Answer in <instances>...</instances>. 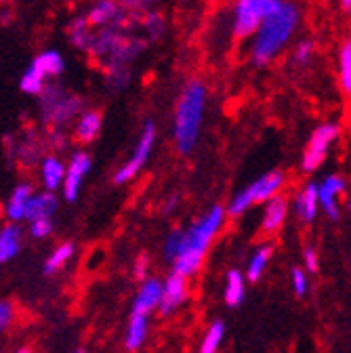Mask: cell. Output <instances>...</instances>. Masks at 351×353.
<instances>
[{
  "label": "cell",
  "instance_id": "1",
  "mask_svg": "<svg viewBox=\"0 0 351 353\" xmlns=\"http://www.w3.org/2000/svg\"><path fill=\"white\" fill-rule=\"evenodd\" d=\"M303 21V11L294 0H280V5L261 23L254 36L248 40V57L257 68L272 65L294 38Z\"/></svg>",
  "mask_w": 351,
  "mask_h": 353
},
{
  "label": "cell",
  "instance_id": "2",
  "mask_svg": "<svg viewBox=\"0 0 351 353\" xmlns=\"http://www.w3.org/2000/svg\"><path fill=\"white\" fill-rule=\"evenodd\" d=\"M208 105V88L200 78L183 84L172 114V141L179 154L188 156L200 141V132Z\"/></svg>",
  "mask_w": 351,
  "mask_h": 353
},
{
  "label": "cell",
  "instance_id": "3",
  "mask_svg": "<svg viewBox=\"0 0 351 353\" xmlns=\"http://www.w3.org/2000/svg\"><path fill=\"white\" fill-rule=\"evenodd\" d=\"M225 216H228V208L221 204H214L194 225H190L188 230H181V248H179L177 259L172 261L174 274L192 278L200 270L210 242L223 228Z\"/></svg>",
  "mask_w": 351,
  "mask_h": 353
},
{
  "label": "cell",
  "instance_id": "4",
  "mask_svg": "<svg viewBox=\"0 0 351 353\" xmlns=\"http://www.w3.org/2000/svg\"><path fill=\"white\" fill-rule=\"evenodd\" d=\"M160 299H162V282L156 278L143 280V284L139 286L133 299V309H130V318L126 326L124 345L128 351H137L143 347L146 336H148L150 316L154 309L160 307Z\"/></svg>",
  "mask_w": 351,
  "mask_h": 353
},
{
  "label": "cell",
  "instance_id": "5",
  "mask_svg": "<svg viewBox=\"0 0 351 353\" xmlns=\"http://www.w3.org/2000/svg\"><path fill=\"white\" fill-rule=\"evenodd\" d=\"M40 116L49 126L61 130L72 120H78L82 110V99L70 93L59 82H49L45 91L40 93Z\"/></svg>",
  "mask_w": 351,
  "mask_h": 353
},
{
  "label": "cell",
  "instance_id": "6",
  "mask_svg": "<svg viewBox=\"0 0 351 353\" xmlns=\"http://www.w3.org/2000/svg\"><path fill=\"white\" fill-rule=\"evenodd\" d=\"M278 5L280 0H234L230 15V34L234 40H250Z\"/></svg>",
  "mask_w": 351,
  "mask_h": 353
},
{
  "label": "cell",
  "instance_id": "7",
  "mask_svg": "<svg viewBox=\"0 0 351 353\" xmlns=\"http://www.w3.org/2000/svg\"><path fill=\"white\" fill-rule=\"evenodd\" d=\"M286 183V176L280 170H270L265 174H261L259 179H254L250 185L240 190L228 204V214L230 216H240L244 214L252 204L270 202L272 198L280 196V190Z\"/></svg>",
  "mask_w": 351,
  "mask_h": 353
},
{
  "label": "cell",
  "instance_id": "8",
  "mask_svg": "<svg viewBox=\"0 0 351 353\" xmlns=\"http://www.w3.org/2000/svg\"><path fill=\"white\" fill-rule=\"evenodd\" d=\"M156 139H158V130H156V124L152 120H148L143 124V130L137 139V145L133 150V154L128 156V160L116 170L114 174V183L116 185H124L128 181H133L135 176L143 170V166L148 164L154 148H156Z\"/></svg>",
  "mask_w": 351,
  "mask_h": 353
},
{
  "label": "cell",
  "instance_id": "9",
  "mask_svg": "<svg viewBox=\"0 0 351 353\" xmlns=\"http://www.w3.org/2000/svg\"><path fill=\"white\" fill-rule=\"evenodd\" d=\"M339 135H341V126L337 122H324V124L316 126L310 141L305 145L303 156H301V168L305 172H316L324 164V160H326L332 143L339 139Z\"/></svg>",
  "mask_w": 351,
  "mask_h": 353
},
{
  "label": "cell",
  "instance_id": "10",
  "mask_svg": "<svg viewBox=\"0 0 351 353\" xmlns=\"http://www.w3.org/2000/svg\"><path fill=\"white\" fill-rule=\"evenodd\" d=\"M93 168V160L86 152H74L68 160V170H66V181L61 188V194L66 198V202H76L82 190L84 179L89 176Z\"/></svg>",
  "mask_w": 351,
  "mask_h": 353
},
{
  "label": "cell",
  "instance_id": "11",
  "mask_svg": "<svg viewBox=\"0 0 351 353\" xmlns=\"http://www.w3.org/2000/svg\"><path fill=\"white\" fill-rule=\"evenodd\" d=\"M130 13L120 5V0H95V3L86 11L93 30L114 28V26H128Z\"/></svg>",
  "mask_w": 351,
  "mask_h": 353
},
{
  "label": "cell",
  "instance_id": "12",
  "mask_svg": "<svg viewBox=\"0 0 351 353\" xmlns=\"http://www.w3.org/2000/svg\"><path fill=\"white\" fill-rule=\"evenodd\" d=\"M185 299H188V278L172 272L162 282V299H160L158 314L160 316H172L185 303Z\"/></svg>",
  "mask_w": 351,
  "mask_h": 353
},
{
  "label": "cell",
  "instance_id": "13",
  "mask_svg": "<svg viewBox=\"0 0 351 353\" xmlns=\"http://www.w3.org/2000/svg\"><path fill=\"white\" fill-rule=\"evenodd\" d=\"M347 190V181L341 174H326L318 181V198H320V210L332 221L339 219V198Z\"/></svg>",
  "mask_w": 351,
  "mask_h": 353
},
{
  "label": "cell",
  "instance_id": "14",
  "mask_svg": "<svg viewBox=\"0 0 351 353\" xmlns=\"http://www.w3.org/2000/svg\"><path fill=\"white\" fill-rule=\"evenodd\" d=\"M66 170H68V164H63L61 158L49 154L40 160V179H42V185H45L47 192H57L63 188V181H66Z\"/></svg>",
  "mask_w": 351,
  "mask_h": 353
},
{
  "label": "cell",
  "instance_id": "15",
  "mask_svg": "<svg viewBox=\"0 0 351 353\" xmlns=\"http://www.w3.org/2000/svg\"><path fill=\"white\" fill-rule=\"evenodd\" d=\"M101 126H103L101 112H97V110H84L78 116L76 124H74V137L80 143H93L99 137Z\"/></svg>",
  "mask_w": 351,
  "mask_h": 353
},
{
  "label": "cell",
  "instance_id": "16",
  "mask_svg": "<svg viewBox=\"0 0 351 353\" xmlns=\"http://www.w3.org/2000/svg\"><path fill=\"white\" fill-rule=\"evenodd\" d=\"M288 214V200L284 196H276L268 202L265 210H263V221H261V232L263 234H276L286 221Z\"/></svg>",
  "mask_w": 351,
  "mask_h": 353
},
{
  "label": "cell",
  "instance_id": "17",
  "mask_svg": "<svg viewBox=\"0 0 351 353\" xmlns=\"http://www.w3.org/2000/svg\"><path fill=\"white\" fill-rule=\"evenodd\" d=\"M34 198V190L30 183H19L13 194L9 196L7 200V206H5V212H7V219L11 223H19V221H26V214H28V206Z\"/></svg>",
  "mask_w": 351,
  "mask_h": 353
},
{
  "label": "cell",
  "instance_id": "18",
  "mask_svg": "<svg viewBox=\"0 0 351 353\" xmlns=\"http://www.w3.org/2000/svg\"><path fill=\"white\" fill-rule=\"evenodd\" d=\"M294 210L299 214V219H303L305 223H312L316 219L318 210H320V198H318V183H307L297 200H294Z\"/></svg>",
  "mask_w": 351,
  "mask_h": 353
},
{
  "label": "cell",
  "instance_id": "19",
  "mask_svg": "<svg viewBox=\"0 0 351 353\" xmlns=\"http://www.w3.org/2000/svg\"><path fill=\"white\" fill-rule=\"evenodd\" d=\"M57 196L53 192H40V194H34L30 206H28V214H26V221L32 223L36 219H53L55 212H57Z\"/></svg>",
  "mask_w": 351,
  "mask_h": 353
},
{
  "label": "cell",
  "instance_id": "20",
  "mask_svg": "<svg viewBox=\"0 0 351 353\" xmlns=\"http://www.w3.org/2000/svg\"><path fill=\"white\" fill-rule=\"evenodd\" d=\"M32 65H34L42 76H45L49 82H51L53 78H59V76L66 72V59H63L61 53L55 51V49H49V51H45V53L36 55V57L32 59Z\"/></svg>",
  "mask_w": 351,
  "mask_h": 353
},
{
  "label": "cell",
  "instance_id": "21",
  "mask_svg": "<svg viewBox=\"0 0 351 353\" xmlns=\"http://www.w3.org/2000/svg\"><path fill=\"white\" fill-rule=\"evenodd\" d=\"M68 38H70V44L76 47L78 51H89V44H91V38H93V28L86 19V15H80V17H74L68 26Z\"/></svg>",
  "mask_w": 351,
  "mask_h": 353
},
{
  "label": "cell",
  "instance_id": "22",
  "mask_svg": "<svg viewBox=\"0 0 351 353\" xmlns=\"http://www.w3.org/2000/svg\"><path fill=\"white\" fill-rule=\"evenodd\" d=\"M21 250V230L11 223L0 230V265L15 259Z\"/></svg>",
  "mask_w": 351,
  "mask_h": 353
},
{
  "label": "cell",
  "instance_id": "23",
  "mask_svg": "<svg viewBox=\"0 0 351 353\" xmlns=\"http://www.w3.org/2000/svg\"><path fill=\"white\" fill-rule=\"evenodd\" d=\"M141 30H143V36L148 42H158L166 36L168 23H166L164 15L154 9V11H148L141 15Z\"/></svg>",
  "mask_w": 351,
  "mask_h": 353
},
{
  "label": "cell",
  "instance_id": "24",
  "mask_svg": "<svg viewBox=\"0 0 351 353\" xmlns=\"http://www.w3.org/2000/svg\"><path fill=\"white\" fill-rule=\"evenodd\" d=\"M246 296V276H242L238 270H230L225 278V303L228 307H240Z\"/></svg>",
  "mask_w": 351,
  "mask_h": 353
},
{
  "label": "cell",
  "instance_id": "25",
  "mask_svg": "<svg viewBox=\"0 0 351 353\" xmlns=\"http://www.w3.org/2000/svg\"><path fill=\"white\" fill-rule=\"evenodd\" d=\"M272 252H274L272 246H261V248L254 250V254L248 259V265H246V280L248 282H259L261 280L263 272L268 270Z\"/></svg>",
  "mask_w": 351,
  "mask_h": 353
},
{
  "label": "cell",
  "instance_id": "26",
  "mask_svg": "<svg viewBox=\"0 0 351 353\" xmlns=\"http://www.w3.org/2000/svg\"><path fill=\"white\" fill-rule=\"evenodd\" d=\"M49 84V80L42 76L32 63H30V68L21 74V78H19V88H21V93H26V95H34V97H40V93L45 91V86Z\"/></svg>",
  "mask_w": 351,
  "mask_h": 353
},
{
  "label": "cell",
  "instance_id": "27",
  "mask_svg": "<svg viewBox=\"0 0 351 353\" xmlns=\"http://www.w3.org/2000/svg\"><path fill=\"white\" fill-rule=\"evenodd\" d=\"M339 84L343 93L351 95V38H347L339 49Z\"/></svg>",
  "mask_w": 351,
  "mask_h": 353
},
{
  "label": "cell",
  "instance_id": "28",
  "mask_svg": "<svg viewBox=\"0 0 351 353\" xmlns=\"http://www.w3.org/2000/svg\"><path fill=\"white\" fill-rule=\"evenodd\" d=\"M74 252H76V246L72 242H61L59 246H55L49 259L45 261V274H55L61 268H66V263L74 256Z\"/></svg>",
  "mask_w": 351,
  "mask_h": 353
},
{
  "label": "cell",
  "instance_id": "29",
  "mask_svg": "<svg viewBox=\"0 0 351 353\" xmlns=\"http://www.w3.org/2000/svg\"><path fill=\"white\" fill-rule=\"evenodd\" d=\"M133 82V70L130 65H112L106 68V84L110 86V91H124V88Z\"/></svg>",
  "mask_w": 351,
  "mask_h": 353
},
{
  "label": "cell",
  "instance_id": "30",
  "mask_svg": "<svg viewBox=\"0 0 351 353\" xmlns=\"http://www.w3.org/2000/svg\"><path fill=\"white\" fill-rule=\"evenodd\" d=\"M223 336H225V324L221 320H214L210 324V328L206 330L204 339H202L200 353H217L219 347H221V343H223Z\"/></svg>",
  "mask_w": 351,
  "mask_h": 353
},
{
  "label": "cell",
  "instance_id": "31",
  "mask_svg": "<svg viewBox=\"0 0 351 353\" xmlns=\"http://www.w3.org/2000/svg\"><path fill=\"white\" fill-rule=\"evenodd\" d=\"M314 55H316V42L310 38H301L292 49V63L307 65V63H312Z\"/></svg>",
  "mask_w": 351,
  "mask_h": 353
},
{
  "label": "cell",
  "instance_id": "32",
  "mask_svg": "<svg viewBox=\"0 0 351 353\" xmlns=\"http://www.w3.org/2000/svg\"><path fill=\"white\" fill-rule=\"evenodd\" d=\"M160 0H120V5L128 11V13H137V15H143L148 11H154L158 7Z\"/></svg>",
  "mask_w": 351,
  "mask_h": 353
},
{
  "label": "cell",
  "instance_id": "33",
  "mask_svg": "<svg viewBox=\"0 0 351 353\" xmlns=\"http://www.w3.org/2000/svg\"><path fill=\"white\" fill-rule=\"evenodd\" d=\"M290 282H292V290H294V294H297L299 299L307 294V286H310V280H307L305 270L292 268V272H290Z\"/></svg>",
  "mask_w": 351,
  "mask_h": 353
},
{
  "label": "cell",
  "instance_id": "34",
  "mask_svg": "<svg viewBox=\"0 0 351 353\" xmlns=\"http://www.w3.org/2000/svg\"><path fill=\"white\" fill-rule=\"evenodd\" d=\"M51 232H53V219H36L30 223V234L36 240L51 236Z\"/></svg>",
  "mask_w": 351,
  "mask_h": 353
},
{
  "label": "cell",
  "instance_id": "35",
  "mask_svg": "<svg viewBox=\"0 0 351 353\" xmlns=\"http://www.w3.org/2000/svg\"><path fill=\"white\" fill-rule=\"evenodd\" d=\"M179 248H181V230L172 232L166 238V242H164V259L172 263L174 259H177V254H179Z\"/></svg>",
  "mask_w": 351,
  "mask_h": 353
},
{
  "label": "cell",
  "instance_id": "36",
  "mask_svg": "<svg viewBox=\"0 0 351 353\" xmlns=\"http://www.w3.org/2000/svg\"><path fill=\"white\" fill-rule=\"evenodd\" d=\"M15 318V307L11 301H0V332H5Z\"/></svg>",
  "mask_w": 351,
  "mask_h": 353
},
{
  "label": "cell",
  "instance_id": "37",
  "mask_svg": "<svg viewBox=\"0 0 351 353\" xmlns=\"http://www.w3.org/2000/svg\"><path fill=\"white\" fill-rule=\"evenodd\" d=\"M303 263H305V270H307V272H312V274L318 272L320 261H318V252H316L312 246H307V248H305V252H303Z\"/></svg>",
  "mask_w": 351,
  "mask_h": 353
},
{
  "label": "cell",
  "instance_id": "38",
  "mask_svg": "<svg viewBox=\"0 0 351 353\" xmlns=\"http://www.w3.org/2000/svg\"><path fill=\"white\" fill-rule=\"evenodd\" d=\"M146 270H148V259H146V256H139L137 263H135V276H137L139 280H148V278H146Z\"/></svg>",
  "mask_w": 351,
  "mask_h": 353
},
{
  "label": "cell",
  "instance_id": "39",
  "mask_svg": "<svg viewBox=\"0 0 351 353\" xmlns=\"http://www.w3.org/2000/svg\"><path fill=\"white\" fill-rule=\"evenodd\" d=\"M339 5H341V9H343V11L351 13V0H339Z\"/></svg>",
  "mask_w": 351,
  "mask_h": 353
},
{
  "label": "cell",
  "instance_id": "40",
  "mask_svg": "<svg viewBox=\"0 0 351 353\" xmlns=\"http://www.w3.org/2000/svg\"><path fill=\"white\" fill-rule=\"evenodd\" d=\"M174 206H177V196H172V198L168 200V204H166V212H170Z\"/></svg>",
  "mask_w": 351,
  "mask_h": 353
},
{
  "label": "cell",
  "instance_id": "41",
  "mask_svg": "<svg viewBox=\"0 0 351 353\" xmlns=\"http://www.w3.org/2000/svg\"><path fill=\"white\" fill-rule=\"evenodd\" d=\"M13 0H0V5H11Z\"/></svg>",
  "mask_w": 351,
  "mask_h": 353
},
{
  "label": "cell",
  "instance_id": "42",
  "mask_svg": "<svg viewBox=\"0 0 351 353\" xmlns=\"http://www.w3.org/2000/svg\"><path fill=\"white\" fill-rule=\"evenodd\" d=\"M347 210H349V212H351V198H349V200H347Z\"/></svg>",
  "mask_w": 351,
  "mask_h": 353
},
{
  "label": "cell",
  "instance_id": "43",
  "mask_svg": "<svg viewBox=\"0 0 351 353\" xmlns=\"http://www.w3.org/2000/svg\"><path fill=\"white\" fill-rule=\"evenodd\" d=\"M17 353H32V351H30V349H19Z\"/></svg>",
  "mask_w": 351,
  "mask_h": 353
},
{
  "label": "cell",
  "instance_id": "44",
  "mask_svg": "<svg viewBox=\"0 0 351 353\" xmlns=\"http://www.w3.org/2000/svg\"><path fill=\"white\" fill-rule=\"evenodd\" d=\"M74 353H84V349H76Z\"/></svg>",
  "mask_w": 351,
  "mask_h": 353
}]
</instances>
